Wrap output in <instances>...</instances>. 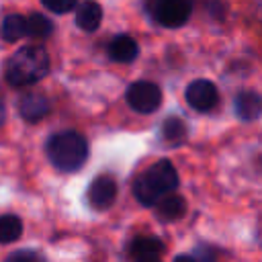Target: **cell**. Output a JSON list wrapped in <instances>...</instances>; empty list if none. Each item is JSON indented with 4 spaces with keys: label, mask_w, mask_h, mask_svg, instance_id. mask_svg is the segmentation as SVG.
Returning <instances> with one entry per match:
<instances>
[{
    "label": "cell",
    "mask_w": 262,
    "mask_h": 262,
    "mask_svg": "<svg viewBox=\"0 0 262 262\" xmlns=\"http://www.w3.org/2000/svg\"><path fill=\"white\" fill-rule=\"evenodd\" d=\"M49 72V55L41 45L16 49L4 63V78L12 86H31Z\"/></svg>",
    "instance_id": "6da1fadb"
},
{
    "label": "cell",
    "mask_w": 262,
    "mask_h": 262,
    "mask_svg": "<svg viewBox=\"0 0 262 262\" xmlns=\"http://www.w3.org/2000/svg\"><path fill=\"white\" fill-rule=\"evenodd\" d=\"M178 186V172L168 160H158L133 182V192L137 201L145 207L156 205L164 194L174 192Z\"/></svg>",
    "instance_id": "7a4b0ae2"
},
{
    "label": "cell",
    "mask_w": 262,
    "mask_h": 262,
    "mask_svg": "<svg viewBox=\"0 0 262 262\" xmlns=\"http://www.w3.org/2000/svg\"><path fill=\"white\" fill-rule=\"evenodd\" d=\"M45 151L57 170L74 172L82 168L88 158V141L78 131H57L47 139Z\"/></svg>",
    "instance_id": "3957f363"
},
{
    "label": "cell",
    "mask_w": 262,
    "mask_h": 262,
    "mask_svg": "<svg viewBox=\"0 0 262 262\" xmlns=\"http://www.w3.org/2000/svg\"><path fill=\"white\" fill-rule=\"evenodd\" d=\"M151 18L162 27H180L192 12V0H147Z\"/></svg>",
    "instance_id": "277c9868"
},
{
    "label": "cell",
    "mask_w": 262,
    "mask_h": 262,
    "mask_svg": "<svg viewBox=\"0 0 262 262\" xmlns=\"http://www.w3.org/2000/svg\"><path fill=\"white\" fill-rule=\"evenodd\" d=\"M129 106L137 113H154L160 108L162 104V90L158 84L154 82H147V80H139V82H133L129 88H127V94H125Z\"/></svg>",
    "instance_id": "5b68a950"
},
{
    "label": "cell",
    "mask_w": 262,
    "mask_h": 262,
    "mask_svg": "<svg viewBox=\"0 0 262 262\" xmlns=\"http://www.w3.org/2000/svg\"><path fill=\"white\" fill-rule=\"evenodd\" d=\"M186 102L194 111H201V113L211 111L219 102L217 86L213 82H209V80H194V82H190L188 88H186Z\"/></svg>",
    "instance_id": "8992f818"
},
{
    "label": "cell",
    "mask_w": 262,
    "mask_h": 262,
    "mask_svg": "<svg viewBox=\"0 0 262 262\" xmlns=\"http://www.w3.org/2000/svg\"><path fill=\"white\" fill-rule=\"evenodd\" d=\"M117 199V182L113 176L108 174H102V176H96L92 182H90V188H88V203L92 209L96 211H106L108 207H113Z\"/></svg>",
    "instance_id": "52a82bcc"
},
{
    "label": "cell",
    "mask_w": 262,
    "mask_h": 262,
    "mask_svg": "<svg viewBox=\"0 0 262 262\" xmlns=\"http://www.w3.org/2000/svg\"><path fill=\"white\" fill-rule=\"evenodd\" d=\"M49 98L41 92H29L20 98V104H18V111L23 115L25 121L29 123H35V121H41L43 117L49 115Z\"/></svg>",
    "instance_id": "ba28073f"
},
{
    "label": "cell",
    "mask_w": 262,
    "mask_h": 262,
    "mask_svg": "<svg viewBox=\"0 0 262 262\" xmlns=\"http://www.w3.org/2000/svg\"><path fill=\"white\" fill-rule=\"evenodd\" d=\"M129 252H131L135 262H139V260H156L164 252V242L160 237H154V235H139V237H135L131 242Z\"/></svg>",
    "instance_id": "9c48e42d"
},
{
    "label": "cell",
    "mask_w": 262,
    "mask_h": 262,
    "mask_svg": "<svg viewBox=\"0 0 262 262\" xmlns=\"http://www.w3.org/2000/svg\"><path fill=\"white\" fill-rule=\"evenodd\" d=\"M108 57L113 61H119V63H131L137 53H139V47H137V41L129 35H117L111 43H108Z\"/></svg>",
    "instance_id": "30bf717a"
},
{
    "label": "cell",
    "mask_w": 262,
    "mask_h": 262,
    "mask_svg": "<svg viewBox=\"0 0 262 262\" xmlns=\"http://www.w3.org/2000/svg\"><path fill=\"white\" fill-rule=\"evenodd\" d=\"M235 113L239 119L244 121H256L260 117V111H262V100H260V94L254 92V90H242L237 96H235Z\"/></svg>",
    "instance_id": "8fae6325"
},
{
    "label": "cell",
    "mask_w": 262,
    "mask_h": 262,
    "mask_svg": "<svg viewBox=\"0 0 262 262\" xmlns=\"http://www.w3.org/2000/svg\"><path fill=\"white\" fill-rule=\"evenodd\" d=\"M102 20V8L94 0H86L76 8V25L84 31H96Z\"/></svg>",
    "instance_id": "7c38bea8"
},
{
    "label": "cell",
    "mask_w": 262,
    "mask_h": 262,
    "mask_svg": "<svg viewBox=\"0 0 262 262\" xmlns=\"http://www.w3.org/2000/svg\"><path fill=\"white\" fill-rule=\"evenodd\" d=\"M156 213H158V219H162V221H176V219L184 217L186 201L182 196H178V194L162 196L156 203Z\"/></svg>",
    "instance_id": "4fadbf2b"
},
{
    "label": "cell",
    "mask_w": 262,
    "mask_h": 262,
    "mask_svg": "<svg viewBox=\"0 0 262 262\" xmlns=\"http://www.w3.org/2000/svg\"><path fill=\"white\" fill-rule=\"evenodd\" d=\"M25 35H27L25 16H20V14H8V16H4V20L0 25V37L6 43H14V41L23 39Z\"/></svg>",
    "instance_id": "5bb4252c"
},
{
    "label": "cell",
    "mask_w": 262,
    "mask_h": 262,
    "mask_svg": "<svg viewBox=\"0 0 262 262\" xmlns=\"http://www.w3.org/2000/svg\"><path fill=\"white\" fill-rule=\"evenodd\" d=\"M162 139L168 145H180L186 139V125L178 117H168L162 123Z\"/></svg>",
    "instance_id": "9a60e30c"
},
{
    "label": "cell",
    "mask_w": 262,
    "mask_h": 262,
    "mask_svg": "<svg viewBox=\"0 0 262 262\" xmlns=\"http://www.w3.org/2000/svg\"><path fill=\"white\" fill-rule=\"evenodd\" d=\"M25 27H27V35L33 37V39H43V37H49L51 31H53V23L41 14V12H33L25 18Z\"/></svg>",
    "instance_id": "2e32d148"
},
{
    "label": "cell",
    "mask_w": 262,
    "mask_h": 262,
    "mask_svg": "<svg viewBox=\"0 0 262 262\" xmlns=\"http://www.w3.org/2000/svg\"><path fill=\"white\" fill-rule=\"evenodd\" d=\"M23 233V221L12 215V213H6V215H0V244H12L20 237Z\"/></svg>",
    "instance_id": "e0dca14e"
},
{
    "label": "cell",
    "mask_w": 262,
    "mask_h": 262,
    "mask_svg": "<svg viewBox=\"0 0 262 262\" xmlns=\"http://www.w3.org/2000/svg\"><path fill=\"white\" fill-rule=\"evenodd\" d=\"M45 8H49L51 12H57V14H63V12H70L76 8L78 0H41Z\"/></svg>",
    "instance_id": "ac0fdd59"
},
{
    "label": "cell",
    "mask_w": 262,
    "mask_h": 262,
    "mask_svg": "<svg viewBox=\"0 0 262 262\" xmlns=\"http://www.w3.org/2000/svg\"><path fill=\"white\" fill-rule=\"evenodd\" d=\"M6 262H43V258L37 254V252H31V250H18L14 254H10L6 258Z\"/></svg>",
    "instance_id": "d6986e66"
},
{
    "label": "cell",
    "mask_w": 262,
    "mask_h": 262,
    "mask_svg": "<svg viewBox=\"0 0 262 262\" xmlns=\"http://www.w3.org/2000/svg\"><path fill=\"white\" fill-rule=\"evenodd\" d=\"M4 119H6V108H4V100L0 96V127L4 125Z\"/></svg>",
    "instance_id": "ffe728a7"
},
{
    "label": "cell",
    "mask_w": 262,
    "mask_h": 262,
    "mask_svg": "<svg viewBox=\"0 0 262 262\" xmlns=\"http://www.w3.org/2000/svg\"><path fill=\"white\" fill-rule=\"evenodd\" d=\"M174 262H199V260H194L192 256H178Z\"/></svg>",
    "instance_id": "44dd1931"
},
{
    "label": "cell",
    "mask_w": 262,
    "mask_h": 262,
    "mask_svg": "<svg viewBox=\"0 0 262 262\" xmlns=\"http://www.w3.org/2000/svg\"><path fill=\"white\" fill-rule=\"evenodd\" d=\"M139 262H160V258H156V260H139Z\"/></svg>",
    "instance_id": "7402d4cb"
}]
</instances>
